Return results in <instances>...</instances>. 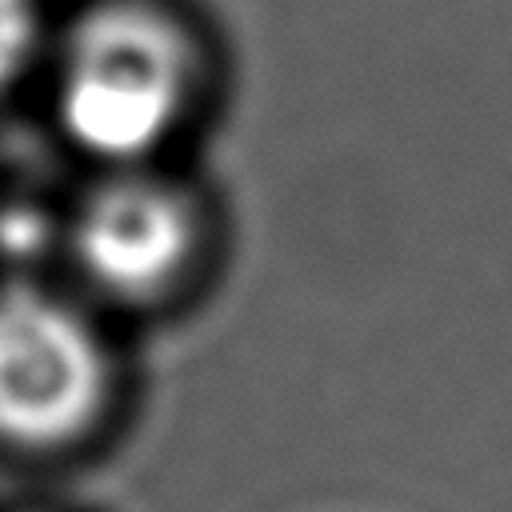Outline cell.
<instances>
[{
  "label": "cell",
  "instance_id": "6da1fadb",
  "mask_svg": "<svg viewBox=\"0 0 512 512\" xmlns=\"http://www.w3.org/2000/svg\"><path fill=\"white\" fill-rule=\"evenodd\" d=\"M192 76L196 48L172 12L148 0H100L64 36L60 128L88 156L140 160L184 116Z\"/></svg>",
  "mask_w": 512,
  "mask_h": 512
},
{
  "label": "cell",
  "instance_id": "7a4b0ae2",
  "mask_svg": "<svg viewBox=\"0 0 512 512\" xmlns=\"http://www.w3.org/2000/svg\"><path fill=\"white\" fill-rule=\"evenodd\" d=\"M108 356L92 324L40 288L0 292V440L52 448L104 408Z\"/></svg>",
  "mask_w": 512,
  "mask_h": 512
},
{
  "label": "cell",
  "instance_id": "3957f363",
  "mask_svg": "<svg viewBox=\"0 0 512 512\" xmlns=\"http://www.w3.org/2000/svg\"><path fill=\"white\" fill-rule=\"evenodd\" d=\"M196 220L184 196L148 176H116L100 184L76 224V264L112 296L144 300L172 284L192 252Z\"/></svg>",
  "mask_w": 512,
  "mask_h": 512
},
{
  "label": "cell",
  "instance_id": "277c9868",
  "mask_svg": "<svg viewBox=\"0 0 512 512\" xmlns=\"http://www.w3.org/2000/svg\"><path fill=\"white\" fill-rule=\"evenodd\" d=\"M40 40L36 0H0V92L28 68Z\"/></svg>",
  "mask_w": 512,
  "mask_h": 512
}]
</instances>
